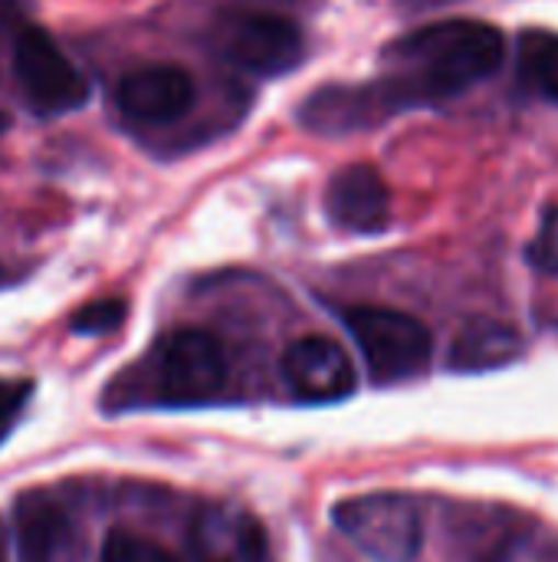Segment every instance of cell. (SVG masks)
I'll return each instance as SVG.
<instances>
[{
  "mask_svg": "<svg viewBox=\"0 0 558 562\" xmlns=\"http://www.w3.org/2000/svg\"><path fill=\"white\" fill-rule=\"evenodd\" d=\"M506 56V36L483 20H441L405 33L385 49L378 79L395 112L434 105L490 79Z\"/></svg>",
  "mask_w": 558,
  "mask_h": 562,
  "instance_id": "1",
  "label": "cell"
},
{
  "mask_svg": "<svg viewBox=\"0 0 558 562\" xmlns=\"http://www.w3.org/2000/svg\"><path fill=\"white\" fill-rule=\"evenodd\" d=\"M342 323L352 333L375 385H401L431 369L434 336L421 319L385 306H349Z\"/></svg>",
  "mask_w": 558,
  "mask_h": 562,
  "instance_id": "2",
  "label": "cell"
},
{
  "mask_svg": "<svg viewBox=\"0 0 558 562\" xmlns=\"http://www.w3.org/2000/svg\"><path fill=\"white\" fill-rule=\"evenodd\" d=\"M210 46L257 76H280L303 63L306 36L296 20L273 10H224L210 23Z\"/></svg>",
  "mask_w": 558,
  "mask_h": 562,
  "instance_id": "3",
  "label": "cell"
},
{
  "mask_svg": "<svg viewBox=\"0 0 558 562\" xmlns=\"http://www.w3.org/2000/svg\"><path fill=\"white\" fill-rule=\"evenodd\" d=\"M335 527L375 562H414L424 547V520L405 494H362L332 507Z\"/></svg>",
  "mask_w": 558,
  "mask_h": 562,
  "instance_id": "4",
  "label": "cell"
},
{
  "mask_svg": "<svg viewBox=\"0 0 558 562\" xmlns=\"http://www.w3.org/2000/svg\"><path fill=\"white\" fill-rule=\"evenodd\" d=\"M227 385V352L207 329H174L155 349V402L207 405Z\"/></svg>",
  "mask_w": 558,
  "mask_h": 562,
  "instance_id": "5",
  "label": "cell"
},
{
  "mask_svg": "<svg viewBox=\"0 0 558 562\" xmlns=\"http://www.w3.org/2000/svg\"><path fill=\"white\" fill-rule=\"evenodd\" d=\"M13 72L26 102L39 115H66L86 105L89 99L86 76L72 66V59L59 49V43L39 26H23L16 33Z\"/></svg>",
  "mask_w": 558,
  "mask_h": 562,
  "instance_id": "6",
  "label": "cell"
},
{
  "mask_svg": "<svg viewBox=\"0 0 558 562\" xmlns=\"http://www.w3.org/2000/svg\"><path fill=\"white\" fill-rule=\"evenodd\" d=\"M197 99L194 76L174 63H148L122 76L115 102L138 125H171L191 112Z\"/></svg>",
  "mask_w": 558,
  "mask_h": 562,
  "instance_id": "7",
  "label": "cell"
},
{
  "mask_svg": "<svg viewBox=\"0 0 558 562\" xmlns=\"http://www.w3.org/2000/svg\"><path fill=\"white\" fill-rule=\"evenodd\" d=\"M283 379L306 405H332L355 392V366L329 336H303L283 352Z\"/></svg>",
  "mask_w": 558,
  "mask_h": 562,
  "instance_id": "8",
  "label": "cell"
},
{
  "mask_svg": "<svg viewBox=\"0 0 558 562\" xmlns=\"http://www.w3.org/2000/svg\"><path fill=\"white\" fill-rule=\"evenodd\" d=\"M191 562H266L263 524L230 504H207L187 527Z\"/></svg>",
  "mask_w": 558,
  "mask_h": 562,
  "instance_id": "9",
  "label": "cell"
},
{
  "mask_svg": "<svg viewBox=\"0 0 558 562\" xmlns=\"http://www.w3.org/2000/svg\"><path fill=\"white\" fill-rule=\"evenodd\" d=\"M326 211L349 234H382L391 224V194L375 165H345L326 188Z\"/></svg>",
  "mask_w": 558,
  "mask_h": 562,
  "instance_id": "10",
  "label": "cell"
},
{
  "mask_svg": "<svg viewBox=\"0 0 558 562\" xmlns=\"http://www.w3.org/2000/svg\"><path fill=\"white\" fill-rule=\"evenodd\" d=\"M391 115H395V105L388 102L378 82L329 86V89L312 92L299 109V122L316 135H349V132L375 128Z\"/></svg>",
  "mask_w": 558,
  "mask_h": 562,
  "instance_id": "11",
  "label": "cell"
},
{
  "mask_svg": "<svg viewBox=\"0 0 558 562\" xmlns=\"http://www.w3.org/2000/svg\"><path fill=\"white\" fill-rule=\"evenodd\" d=\"M16 562H56L69 543V514L46 491H26L13 507Z\"/></svg>",
  "mask_w": 558,
  "mask_h": 562,
  "instance_id": "12",
  "label": "cell"
},
{
  "mask_svg": "<svg viewBox=\"0 0 558 562\" xmlns=\"http://www.w3.org/2000/svg\"><path fill=\"white\" fill-rule=\"evenodd\" d=\"M523 356V339L510 323L477 316L460 326V333L451 342L447 352V369L477 375V372H497Z\"/></svg>",
  "mask_w": 558,
  "mask_h": 562,
  "instance_id": "13",
  "label": "cell"
},
{
  "mask_svg": "<svg viewBox=\"0 0 558 562\" xmlns=\"http://www.w3.org/2000/svg\"><path fill=\"white\" fill-rule=\"evenodd\" d=\"M516 63H520V82L558 105V33L549 30H526L516 43Z\"/></svg>",
  "mask_w": 558,
  "mask_h": 562,
  "instance_id": "14",
  "label": "cell"
},
{
  "mask_svg": "<svg viewBox=\"0 0 558 562\" xmlns=\"http://www.w3.org/2000/svg\"><path fill=\"white\" fill-rule=\"evenodd\" d=\"M99 562H181L174 553H168L161 543L138 537L132 530H109Z\"/></svg>",
  "mask_w": 558,
  "mask_h": 562,
  "instance_id": "15",
  "label": "cell"
},
{
  "mask_svg": "<svg viewBox=\"0 0 558 562\" xmlns=\"http://www.w3.org/2000/svg\"><path fill=\"white\" fill-rule=\"evenodd\" d=\"M526 263L543 277H558V207L543 214L539 231L526 247Z\"/></svg>",
  "mask_w": 558,
  "mask_h": 562,
  "instance_id": "16",
  "label": "cell"
},
{
  "mask_svg": "<svg viewBox=\"0 0 558 562\" xmlns=\"http://www.w3.org/2000/svg\"><path fill=\"white\" fill-rule=\"evenodd\" d=\"M125 303L122 300H95L89 306H82L72 316V333L79 336H105L112 329H118L125 323Z\"/></svg>",
  "mask_w": 558,
  "mask_h": 562,
  "instance_id": "17",
  "label": "cell"
},
{
  "mask_svg": "<svg viewBox=\"0 0 558 562\" xmlns=\"http://www.w3.org/2000/svg\"><path fill=\"white\" fill-rule=\"evenodd\" d=\"M33 382L30 379H0V445L16 431L26 402L33 398Z\"/></svg>",
  "mask_w": 558,
  "mask_h": 562,
  "instance_id": "18",
  "label": "cell"
},
{
  "mask_svg": "<svg viewBox=\"0 0 558 562\" xmlns=\"http://www.w3.org/2000/svg\"><path fill=\"white\" fill-rule=\"evenodd\" d=\"M0 562H7V537H3V524H0Z\"/></svg>",
  "mask_w": 558,
  "mask_h": 562,
  "instance_id": "19",
  "label": "cell"
},
{
  "mask_svg": "<svg viewBox=\"0 0 558 562\" xmlns=\"http://www.w3.org/2000/svg\"><path fill=\"white\" fill-rule=\"evenodd\" d=\"M7 125H10V119H7V112H3V109H0V135H3V132H7Z\"/></svg>",
  "mask_w": 558,
  "mask_h": 562,
  "instance_id": "20",
  "label": "cell"
}]
</instances>
